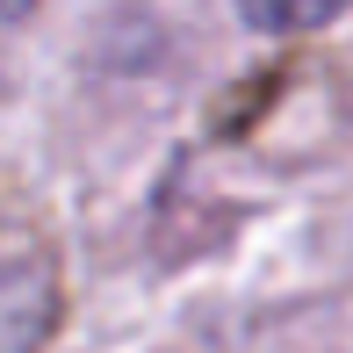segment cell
<instances>
[{"label":"cell","mask_w":353,"mask_h":353,"mask_svg":"<svg viewBox=\"0 0 353 353\" xmlns=\"http://www.w3.org/2000/svg\"><path fill=\"white\" fill-rule=\"evenodd\" d=\"M260 29H317L332 14H346V0H238Z\"/></svg>","instance_id":"1"},{"label":"cell","mask_w":353,"mask_h":353,"mask_svg":"<svg viewBox=\"0 0 353 353\" xmlns=\"http://www.w3.org/2000/svg\"><path fill=\"white\" fill-rule=\"evenodd\" d=\"M37 0H0V22H14V14H29Z\"/></svg>","instance_id":"2"}]
</instances>
